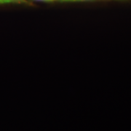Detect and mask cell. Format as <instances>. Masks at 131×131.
<instances>
[{"label": "cell", "mask_w": 131, "mask_h": 131, "mask_svg": "<svg viewBox=\"0 0 131 131\" xmlns=\"http://www.w3.org/2000/svg\"><path fill=\"white\" fill-rule=\"evenodd\" d=\"M0 5H31L28 0H0Z\"/></svg>", "instance_id": "6da1fadb"}, {"label": "cell", "mask_w": 131, "mask_h": 131, "mask_svg": "<svg viewBox=\"0 0 131 131\" xmlns=\"http://www.w3.org/2000/svg\"><path fill=\"white\" fill-rule=\"evenodd\" d=\"M88 1H93V0H61V2H88Z\"/></svg>", "instance_id": "7a4b0ae2"}, {"label": "cell", "mask_w": 131, "mask_h": 131, "mask_svg": "<svg viewBox=\"0 0 131 131\" xmlns=\"http://www.w3.org/2000/svg\"><path fill=\"white\" fill-rule=\"evenodd\" d=\"M36 2H55V1H61V0H34Z\"/></svg>", "instance_id": "3957f363"}]
</instances>
